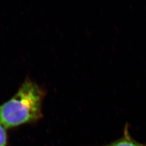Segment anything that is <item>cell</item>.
<instances>
[{
    "label": "cell",
    "mask_w": 146,
    "mask_h": 146,
    "mask_svg": "<svg viewBox=\"0 0 146 146\" xmlns=\"http://www.w3.org/2000/svg\"><path fill=\"white\" fill-rule=\"evenodd\" d=\"M44 96L40 87L27 79L14 96L0 106V123L11 128L39 120Z\"/></svg>",
    "instance_id": "6da1fadb"
},
{
    "label": "cell",
    "mask_w": 146,
    "mask_h": 146,
    "mask_svg": "<svg viewBox=\"0 0 146 146\" xmlns=\"http://www.w3.org/2000/svg\"><path fill=\"white\" fill-rule=\"evenodd\" d=\"M104 146H146L135 141L130 135L127 129H125L124 134L120 139Z\"/></svg>",
    "instance_id": "7a4b0ae2"
},
{
    "label": "cell",
    "mask_w": 146,
    "mask_h": 146,
    "mask_svg": "<svg viewBox=\"0 0 146 146\" xmlns=\"http://www.w3.org/2000/svg\"><path fill=\"white\" fill-rule=\"evenodd\" d=\"M7 139L5 128L0 123V146H7Z\"/></svg>",
    "instance_id": "3957f363"
}]
</instances>
